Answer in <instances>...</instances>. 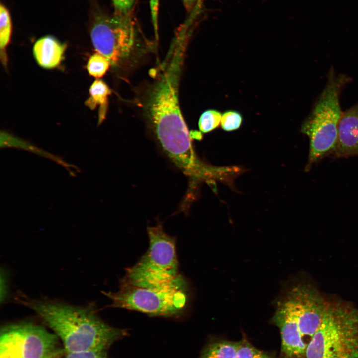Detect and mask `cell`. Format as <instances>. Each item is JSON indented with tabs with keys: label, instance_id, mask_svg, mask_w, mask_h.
<instances>
[{
	"label": "cell",
	"instance_id": "cell-19",
	"mask_svg": "<svg viewBox=\"0 0 358 358\" xmlns=\"http://www.w3.org/2000/svg\"><path fill=\"white\" fill-rule=\"evenodd\" d=\"M242 122L241 115L235 111H228L222 115L221 120L222 128L226 131H232L238 129Z\"/></svg>",
	"mask_w": 358,
	"mask_h": 358
},
{
	"label": "cell",
	"instance_id": "cell-12",
	"mask_svg": "<svg viewBox=\"0 0 358 358\" xmlns=\"http://www.w3.org/2000/svg\"><path fill=\"white\" fill-rule=\"evenodd\" d=\"M66 47L52 36L43 37L35 43L33 52L38 64L47 69L57 67L61 61Z\"/></svg>",
	"mask_w": 358,
	"mask_h": 358
},
{
	"label": "cell",
	"instance_id": "cell-3",
	"mask_svg": "<svg viewBox=\"0 0 358 358\" xmlns=\"http://www.w3.org/2000/svg\"><path fill=\"white\" fill-rule=\"evenodd\" d=\"M350 81L348 76L337 75L331 68L325 88L303 123L301 131L310 141L307 170L335 148L338 124L343 112L339 102L340 92Z\"/></svg>",
	"mask_w": 358,
	"mask_h": 358
},
{
	"label": "cell",
	"instance_id": "cell-17",
	"mask_svg": "<svg viewBox=\"0 0 358 358\" xmlns=\"http://www.w3.org/2000/svg\"><path fill=\"white\" fill-rule=\"evenodd\" d=\"M0 46L1 49L4 50L10 41L12 28L9 12L2 4L0 6Z\"/></svg>",
	"mask_w": 358,
	"mask_h": 358
},
{
	"label": "cell",
	"instance_id": "cell-21",
	"mask_svg": "<svg viewBox=\"0 0 358 358\" xmlns=\"http://www.w3.org/2000/svg\"><path fill=\"white\" fill-rule=\"evenodd\" d=\"M135 0H112L117 13L129 14Z\"/></svg>",
	"mask_w": 358,
	"mask_h": 358
},
{
	"label": "cell",
	"instance_id": "cell-6",
	"mask_svg": "<svg viewBox=\"0 0 358 358\" xmlns=\"http://www.w3.org/2000/svg\"><path fill=\"white\" fill-rule=\"evenodd\" d=\"M188 287L182 275L174 282L160 287H141L121 281L115 292H103L111 306L142 312L150 316H178L189 301Z\"/></svg>",
	"mask_w": 358,
	"mask_h": 358
},
{
	"label": "cell",
	"instance_id": "cell-4",
	"mask_svg": "<svg viewBox=\"0 0 358 358\" xmlns=\"http://www.w3.org/2000/svg\"><path fill=\"white\" fill-rule=\"evenodd\" d=\"M306 358H358V309L329 303L307 343Z\"/></svg>",
	"mask_w": 358,
	"mask_h": 358
},
{
	"label": "cell",
	"instance_id": "cell-20",
	"mask_svg": "<svg viewBox=\"0 0 358 358\" xmlns=\"http://www.w3.org/2000/svg\"><path fill=\"white\" fill-rule=\"evenodd\" d=\"M66 358H107L105 351H87L66 353Z\"/></svg>",
	"mask_w": 358,
	"mask_h": 358
},
{
	"label": "cell",
	"instance_id": "cell-5",
	"mask_svg": "<svg viewBox=\"0 0 358 358\" xmlns=\"http://www.w3.org/2000/svg\"><path fill=\"white\" fill-rule=\"evenodd\" d=\"M149 247L132 267L126 269L122 281L141 287L170 284L181 275L176 249V237L167 234L161 223L147 227Z\"/></svg>",
	"mask_w": 358,
	"mask_h": 358
},
{
	"label": "cell",
	"instance_id": "cell-8",
	"mask_svg": "<svg viewBox=\"0 0 358 358\" xmlns=\"http://www.w3.org/2000/svg\"><path fill=\"white\" fill-rule=\"evenodd\" d=\"M58 337L30 322L4 326L1 330L0 358H59Z\"/></svg>",
	"mask_w": 358,
	"mask_h": 358
},
{
	"label": "cell",
	"instance_id": "cell-24",
	"mask_svg": "<svg viewBox=\"0 0 358 358\" xmlns=\"http://www.w3.org/2000/svg\"><path fill=\"white\" fill-rule=\"evenodd\" d=\"M184 2H185L187 4H192L195 2H198V3L200 2L201 0H183Z\"/></svg>",
	"mask_w": 358,
	"mask_h": 358
},
{
	"label": "cell",
	"instance_id": "cell-11",
	"mask_svg": "<svg viewBox=\"0 0 358 358\" xmlns=\"http://www.w3.org/2000/svg\"><path fill=\"white\" fill-rule=\"evenodd\" d=\"M333 152L339 158L358 156V103L342 112Z\"/></svg>",
	"mask_w": 358,
	"mask_h": 358
},
{
	"label": "cell",
	"instance_id": "cell-14",
	"mask_svg": "<svg viewBox=\"0 0 358 358\" xmlns=\"http://www.w3.org/2000/svg\"><path fill=\"white\" fill-rule=\"evenodd\" d=\"M239 342L218 340L209 343L199 358H237Z\"/></svg>",
	"mask_w": 358,
	"mask_h": 358
},
{
	"label": "cell",
	"instance_id": "cell-16",
	"mask_svg": "<svg viewBox=\"0 0 358 358\" xmlns=\"http://www.w3.org/2000/svg\"><path fill=\"white\" fill-rule=\"evenodd\" d=\"M222 115L217 110L210 109L204 112L199 118V128L202 133H208L217 128L221 123Z\"/></svg>",
	"mask_w": 358,
	"mask_h": 358
},
{
	"label": "cell",
	"instance_id": "cell-22",
	"mask_svg": "<svg viewBox=\"0 0 358 358\" xmlns=\"http://www.w3.org/2000/svg\"><path fill=\"white\" fill-rule=\"evenodd\" d=\"M0 302L4 301L7 295V281L6 277L3 271V273L1 271L0 274Z\"/></svg>",
	"mask_w": 358,
	"mask_h": 358
},
{
	"label": "cell",
	"instance_id": "cell-18",
	"mask_svg": "<svg viewBox=\"0 0 358 358\" xmlns=\"http://www.w3.org/2000/svg\"><path fill=\"white\" fill-rule=\"evenodd\" d=\"M237 358H275L270 354L263 352L243 339L239 341Z\"/></svg>",
	"mask_w": 358,
	"mask_h": 358
},
{
	"label": "cell",
	"instance_id": "cell-1",
	"mask_svg": "<svg viewBox=\"0 0 358 358\" xmlns=\"http://www.w3.org/2000/svg\"><path fill=\"white\" fill-rule=\"evenodd\" d=\"M187 39L177 36L161 69L149 88L144 107L161 147L171 161L187 162L195 152L181 113L178 86Z\"/></svg>",
	"mask_w": 358,
	"mask_h": 358
},
{
	"label": "cell",
	"instance_id": "cell-15",
	"mask_svg": "<svg viewBox=\"0 0 358 358\" xmlns=\"http://www.w3.org/2000/svg\"><path fill=\"white\" fill-rule=\"evenodd\" d=\"M111 65V62L107 57L97 52L90 57L87 68L91 76L100 78L106 73Z\"/></svg>",
	"mask_w": 358,
	"mask_h": 358
},
{
	"label": "cell",
	"instance_id": "cell-10",
	"mask_svg": "<svg viewBox=\"0 0 358 358\" xmlns=\"http://www.w3.org/2000/svg\"><path fill=\"white\" fill-rule=\"evenodd\" d=\"M272 322L280 331L282 358H306L307 343L304 340L284 298L277 302Z\"/></svg>",
	"mask_w": 358,
	"mask_h": 358
},
{
	"label": "cell",
	"instance_id": "cell-7",
	"mask_svg": "<svg viewBox=\"0 0 358 358\" xmlns=\"http://www.w3.org/2000/svg\"><path fill=\"white\" fill-rule=\"evenodd\" d=\"M90 36L94 49L107 57L113 66H125L140 53L137 33L129 14L99 16L92 26Z\"/></svg>",
	"mask_w": 358,
	"mask_h": 358
},
{
	"label": "cell",
	"instance_id": "cell-13",
	"mask_svg": "<svg viewBox=\"0 0 358 358\" xmlns=\"http://www.w3.org/2000/svg\"><path fill=\"white\" fill-rule=\"evenodd\" d=\"M90 97L87 100L86 104L91 109L98 105L101 107L99 121L101 123L104 119L107 107L108 97L111 93V90L108 85L101 80H96L93 82L90 89Z\"/></svg>",
	"mask_w": 358,
	"mask_h": 358
},
{
	"label": "cell",
	"instance_id": "cell-9",
	"mask_svg": "<svg viewBox=\"0 0 358 358\" xmlns=\"http://www.w3.org/2000/svg\"><path fill=\"white\" fill-rule=\"evenodd\" d=\"M284 298L303 339H310L321 324L329 303L313 287L303 284L293 287Z\"/></svg>",
	"mask_w": 358,
	"mask_h": 358
},
{
	"label": "cell",
	"instance_id": "cell-23",
	"mask_svg": "<svg viewBox=\"0 0 358 358\" xmlns=\"http://www.w3.org/2000/svg\"><path fill=\"white\" fill-rule=\"evenodd\" d=\"M158 1L157 0H152L151 1V5L152 9V13L153 15V22L154 26L157 28V22H156V16H157V7Z\"/></svg>",
	"mask_w": 358,
	"mask_h": 358
},
{
	"label": "cell",
	"instance_id": "cell-2",
	"mask_svg": "<svg viewBox=\"0 0 358 358\" xmlns=\"http://www.w3.org/2000/svg\"><path fill=\"white\" fill-rule=\"evenodd\" d=\"M18 302L34 311L61 340L66 353L105 351L126 335L102 321L92 306L79 307L57 301L32 299L24 295Z\"/></svg>",
	"mask_w": 358,
	"mask_h": 358
}]
</instances>
